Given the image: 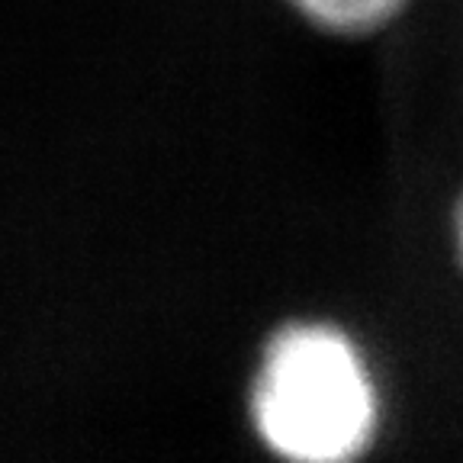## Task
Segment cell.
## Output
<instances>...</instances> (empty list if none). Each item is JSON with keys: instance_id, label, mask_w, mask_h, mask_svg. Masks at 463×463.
<instances>
[{"instance_id": "obj_3", "label": "cell", "mask_w": 463, "mask_h": 463, "mask_svg": "<svg viewBox=\"0 0 463 463\" xmlns=\"http://www.w3.org/2000/svg\"><path fill=\"white\" fill-rule=\"evenodd\" d=\"M441 251L450 274L463 287V177L450 187L441 210Z\"/></svg>"}, {"instance_id": "obj_2", "label": "cell", "mask_w": 463, "mask_h": 463, "mask_svg": "<svg viewBox=\"0 0 463 463\" xmlns=\"http://www.w3.org/2000/svg\"><path fill=\"white\" fill-rule=\"evenodd\" d=\"M283 10L318 39L345 49L383 43L412 23L421 0H280Z\"/></svg>"}, {"instance_id": "obj_1", "label": "cell", "mask_w": 463, "mask_h": 463, "mask_svg": "<svg viewBox=\"0 0 463 463\" xmlns=\"http://www.w3.org/2000/svg\"><path fill=\"white\" fill-rule=\"evenodd\" d=\"M383 347L357 318L293 312L264 332L245 380V425L277 463H367L396 428Z\"/></svg>"}]
</instances>
